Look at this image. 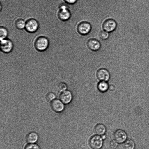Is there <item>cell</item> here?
<instances>
[{
  "label": "cell",
  "mask_w": 149,
  "mask_h": 149,
  "mask_svg": "<svg viewBox=\"0 0 149 149\" xmlns=\"http://www.w3.org/2000/svg\"><path fill=\"white\" fill-rule=\"evenodd\" d=\"M135 146L134 142L131 139L126 140L123 144V147L125 149H134Z\"/></svg>",
  "instance_id": "e0dca14e"
},
{
  "label": "cell",
  "mask_w": 149,
  "mask_h": 149,
  "mask_svg": "<svg viewBox=\"0 0 149 149\" xmlns=\"http://www.w3.org/2000/svg\"><path fill=\"white\" fill-rule=\"evenodd\" d=\"M13 48V43L10 40L6 39L1 40L0 49L3 52L9 53L12 51Z\"/></svg>",
  "instance_id": "8992f818"
},
{
  "label": "cell",
  "mask_w": 149,
  "mask_h": 149,
  "mask_svg": "<svg viewBox=\"0 0 149 149\" xmlns=\"http://www.w3.org/2000/svg\"><path fill=\"white\" fill-rule=\"evenodd\" d=\"M101 137L103 139H105L106 137L105 135L104 134L101 135Z\"/></svg>",
  "instance_id": "484cf974"
},
{
  "label": "cell",
  "mask_w": 149,
  "mask_h": 149,
  "mask_svg": "<svg viewBox=\"0 0 149 149\" xmlns=\"http://www.w3.org/2000/svg\"><path fill=\"white\" fill-rule=\"evenodd\" d=\"M94 131L97 134L102 135L105 133L106 128L103 124L99 123L97 124L94 127Z\"/></svg>",
  "instance_id": "5bb4252c"
},
{
  "label": "cell",
  "mask_w": 149,
  "mask_h": 149,
  "mask_svg": "<svg viewBox=\"0 0 149 149\" xmlns=\"http://www.w3.org/2000/svg\"><path fill=\"white\" fill-rule=\"evenodd\" d=\"M39 24L35 19L31 18L28 19L26 22L25 29L29 33H33L38 29Z\"/></svg>",
  "instance_id": "5b68a950"
},
{
  "label": "cell",
  "mask_w": 149,
  "mask_h": 149,
  "mask_svg": "<svg viewBox=\"0 0 149 149\" xmlns=\"http://www.w3.org/2000/svg\"><path fill=\"white\" fill-rule=\"evenodd\" d=\"M113 136L115 140L119 143L124 142L127 138L126 132L121 129L116 130L114 132Z\"/></svg>",
  "instance_id": "ba28073f"
},
{
  "label": "cell",
  "mask_w": 149,
  "mask_h": 149,
  "mask_svg": "<svg viewBox=\"0 0 149 149\" xmlns=\"http://www.w3.org/2000/svg\"><path fill=\"white\" fill-rule=\"evenodd\" d=\"M71 14L68 7L65 5H61L57 13L58 19L62 21H66L69 19Z\"/></svg>",
  "instance_id": "7a4b0ae2"
},
{
  "label": "cell",
  "mask_w": 149,
  "mask_h": 149,
  "mask_svg": "<svg viewBox=\"0 0 149 149\" xmlns=\"http://www.w3.org/2000/svg\"><path fill=\"white\" fill-rule=\"evenodd\" d=\"M86 45L89 49L94 51L98 50L101 47L100 42L95 38L89 39L87 42Z\"/></svg>",
  "instance_id": "7c38bea8"
},
{
  "label": "cell",
  "mask_w": 149,
  "mask_h": 149,
  "mask_svg": "<svg viewBox=\"0 0 149 149\" xmlns=\"http://www.w3.org/2000/svg\"><path fill=\"white\" fill-rule=\"evenodd\" d=\"M103 139L98 135L92 136L89 141V144L92 149H100L103 144Z\"/></svg>",
  "instance_id": "3957f363"
},
{
  "label": "cell",
  "mask_w": 149,
  "mask_h": 149,
  "mask_svg": "<svg viewBox=\"0 0 149 149\" xmlns=\"http://www.w3.org/2000/svg\"><path fill=\"white\" fill-rule=\"evenodd\" d=\"M67 3L70 5H73L76 3L77 0H63Z\"/></svg>",
  "instance_id": "cb8c5ba5"
},
{
  "label": "cell",
  "mask_w": 149,
  "mask_h": 149,
  "mask_svg": "<svg viewBox=\"0 0 149 149\" xmlns=\"http://www.w3.org/2000/svg\"><path fill=\"white\" fill-rule=\"evenodd\" d=\"M109 86L107 81H100L97 84V88L100 92L104 93L109 89Z\"/></svg>",
  "instance_id": "9a60e30c"
},
{
  "label": "cell",
  "mask_w": 149,
  "mask_h": 149,
  "mask_svg": "<svg viewBox=\"0 0 149 149\" xmlns=\"http://www.w3.org/2000/svg\"><path fill=\"white\" fill-rule=\"evenodd\" d=\"M78 32L81 35H86L88 34L91 29V24L88 22L83 21L79 23L77 27Z\"/></svg>",
  "instance_id": "277c9868"
},
{
  "label": "cell",
  "mask_w": 149,
  "mask_h": 149,
  "mask_svg": "<svg viewBox=\"0 0 149 149\" xmlns=\"http://www.w3.org/2000/svg\"><path fill=\"white\" fill-rule=\"evenodd\" d=\"M8 34L7 29L3 26H1L0 28V40L6 39Z\"/></svg>",
  "instance_id": "ac0fdd59"
},
{
  "label": "cell",
  "mask_w": 149,
  "mask_h": 149,
  "mask_svg": "<svg viewBox=\"0 0 149 149\" xmlns=\"http://www.w3.org/2000/svg\"><path fill=\"white\" fill-rule=\"evenodd\" d=\"M114 86L113 85H111L109 86V89L111 91L114 90Z\"/></svg>",
  "instance_id": "d4e9b609"
},
{
  "label": "cell",
  "mask_w": 149,
  "mask_h": 149,
  "mask_svg": "<svg viewBox=\"0 0 149 149\" xmlns=\"http://www.w3.org/2000/svg\"><path fill=\"white\" fill-rule=\"evenodd\" d=\"M147 122H148V124H149V117L148 118Z\"/></svg>",
  "instance_id": "4316f807"
},
{
  "label": "cell",
  "mask_w": 149,
  "mask_h": 149,
  "mask_svg": "<svg viewBox=\"0 0 149 149\" xmlns=\"http://www.w3.org/2000/svg\"><path fill=\"white\" fill-rule=\"evenodd\" d=\"M117 23L116 21L112 19H108L105 20L102 25L103 30L109 33L113 31L116 28Z\"/></svg>",
  "instance_id": "52a82bcc"
},
{
  "label": "cell",
  "mask_w": 149,
  "mask_h": 149,
  "mask_svg": "<svg viewBox=\"0 0 149 149\" xmlns=\"http://www.w3.org/2000/svg\"><path fill=\"white\" fill-rule=\"evenodd\" d=\"M24 149H40L38 146L37 144L32 143L26 145Z\"/></svg>",
  "instance_id": "603a6c76"
},
{
  "label": "cell",
  "mask_w": 149,
  "mask_h": 149,
  "mask_svg": "<svg viewBox=\"0 0 149 149\" xmlns=\"http://www.w3.org/2000/svg\"><path fill=\"white\" fill-rule=\"evenodd\" d=\"M55 97V94L51 92L48 93L46 96V99L48 102H51L54 100Z\"/></svg>",
  "instance_id": "7402d4cb"
},
{
  "label": "cell",
  "mask_w": 149,
  "mask_h": 149,
  "mask_svg": "<svg viewBox=\"0 0 149 149\" xmlns=\"http://www.w3.org/2000/svg\"><path fill=\"white\" fill-rule=\"evenodd\" d=\"M15 27L18 29H22L25 28L26 22L22 19H19L15 21Z\"/></svg>",
  "instance_id": "2e32d148"
},
{
  "label": "cell",
  "mask_w": 149,
  "mask_h": 149,
  "mask_svg": "<svg viewBox=\"0 0 149 149\" xmlns=\"http://www.w3.org/2000/svg\"><path fill=\"white\" fill-rule=\"evenodd\" d=\"M50 106L52 109L56 112H61L64 109V104L59 100L55 99L51 102Z\"/></svg>",
  "instance_id": "9c48e42d"
},
{
  "label": "cell",
  "mask_w": 149,
  "mask_h": 149,
  "mask_svg": "<svg viewBox=\"0 0 149 149\" xmlns=\"http://www.w3.org/2000/svg\"><path fill=\"white\" fill-rule=\"evenodd\" d=\"M38 136L37 134L34 132H30L28 133L26 136V141L29 143H33L38 140Z\"/></svg>",
  "instance_id": "4fadbf2b"
},
{
  "label": "cell",
  "mask_w": 149,
  "mask_h": 149,
  "mask_svg": "<svg viewBox=\"0 0 149 149\" xmlns=\"http://www.w3.org/2000/svg\"><path fill=\"white\" fill-rule=\"evenodd\" d=\"M98 36L101 39L105 40L107 39L109 36V32L104 31L101 30L99 33Z\"/></svg>",
  "instance_id": "d6986e66"
},
{
  "label": "cell",
  "mask_w": 149,
  "mask_h": 149,
  "mask_svg": "<svg viewBox=\"0 0 149 149\" xmlns=\"http://www.w3.org/2000/svg\"><path fill=\"white\" fill-rule=\"evenodd\" d=\"M57 88L58 90L63 92L66 90L67 86L66 84L64 82H60L57 84Z\"/></svg>",
  "instance_id": "ffe728a7"
},
{
  "label": "cell",
  "mask_w": 149,
  "mask_h": 149,
  "mask_svg": "<svg viewBox=\"0 0 149 149\" xmlns=\"http://www.w3.org/2000/svg\"><path fill=\"white\" fill-rule=\"evenodd\" d=\"M117 143L115 141H110L107 144L108 148L109 149H116L118 146Z\"/></svg>",
  "instance_id": "44dd1931"
},
{
  "label": "cell",
  "mask_w": 149,
  "mask_h": 149,
  "mask_svg": "<svg viewBox=\"0 0 149 149\" xmlns=\"http://www.w3.org/2000/svg\"><path fill=\"white\" fill-rule=\"evenodd\" d=\"M49 41L48 39L44 36L38 37L35 40L34 45L38 51L43 52L46 50L49 47Z\"/></svg>",
  "instance_id": "6da1fadb"
},
{
  "label": "cell",
  "mask_w": 149,
  "mask_h": 149,
  "mask_svg": "<svg viewBox=\"0 0 149 149\" xmlns=\"http://www.w3.org/2000/svg\"><path fill=\"white\" fill-rule=\"evenodd\" d=\"M96 76L100 81H107L110 77V73L108 70L104 68L99 69L97 72Z\"/></svg>",
  "instance_id": "30bf717a"
},
{
  "label": "cell",
  "mask_w": 149,
  "mask_h": 149,
  "mask_svg": "<svg viewBox=\"0 0 149 149\" xmlns=\"http://www.w3.org/2000/svg\"><path fill=\"white\" fill-rule=\"evenodd\" d=\"M60 100L65 104L70 103L72 99V95L71 92L68 90L62 92L59 96Z\"/></svg>",
  "instance_id": "8fae6325"
}]
</instances>
